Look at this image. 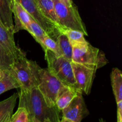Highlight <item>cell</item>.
Wrapping results in <instances>:
<instances>
[{
  "label": "cell",
  "mask_w": 122,
  "mask_h": 122,
  "mask_svg": "<svg viewBox=\"0 0 122 122\" xmlns=\"http://www.w3.org/2000/svg\"><path fill=\"white\" fill-rule=\"evenodd\" d=\"M18 97V93H14L8 98L0 101V120L7 114H13Z\"/></svg>",
  "instance_id": "cell-17"
},
{
  "label": "cell",
  "mask_w": 122,
  "mask_h": 122,
  "mask_svg": "<svg viewBox=\"0 0 122 122\" xmlns=\"http://www.w3.org/2000/svg\"><path fill=\"white\" fill-rule=\"evenodd\" d=\"M13 3V0H0V19L4 26L14 33L12 12Z\"/></svg>",
  "instance_id": "cell-12"
},
{
  "label": "cell",
  "mask_w": 122,
  "mask_h": 122,
  "mask_svg": "<svg viewBox=\"0 0 122 122\" xmlns=\"http://www.w3.org/2000/svg\"><path fill=\"white\" fill-rule=\"evenodd\" d=\"M12 12L14 18V33H17L21 30H26V28L32 19V17L14 0H13Z\"/></svg>",
  "instance_id": "cell-11"
},
{
  "label": "cell",
  "mask_w": 122,
  "mask_h": 122,
  "mask_svg": "<svg viewBox=\"0 0 122 122\" xmlns=\"http://www.w3.org/2000/svg\"><path fill=\"white\" fill-rule=\"evenodd\" d=\"M71 64L77 89L82 94L89 95L91 91L97 70L73 62H71Z\"/></svg>",
  "instance_id": "cell-8"
},
{
  "label": "cell",
  "mask_w": 122,
  "mask_h": 122,
  "mask_svg": "<svg viewBox=\"0 0 122 122\" xmlns=\"http://www.w3.org/2000/svg\"><path fill=\"white\" fill-rule=\"evenodd\" d=\"M78 92L80 91L73 87L67 85L64 86L56 100V106L57 108L61 112L62 110L66 107L72 101Z\"/></svg>",
  "instance_id": "cell-13"
},
{
  "label": "cell",
  "mask_w": 122,
  "mask_h": 122,
  "mask_svg": "<svg viewBox=\"0 0 122 122\" xmlns=\"http://www.w3.org/2000/svg\"><path fill=\"white\" fill-rule=\"evenodd\" d=\"M61 32H63L67 36L72 46L83 45L88 42L85 38V35L81 31L66 29L63 30Z\"/></svg>",
  "instance_id": "cell-21"
},
{
  "label": "cell",
  "mask_w": 122,
  "mask_h": 122,
  "mask_svg": "<svg viewBox=\"0 0 122 122\" xmlns=\"http://www.w3.org/2000/svg\"><path fill=\"white\" fill-rule=\"evenodd\" d=\"M4 75V71H2V70H0V80L2 79V77H3Z\"/></svg>",
  "instance_id": "cell-29"
},
{
  "label": "cell",
  "mask_w": 122,
  "mask_h": 122,
  "mask_svg": "<svg viewBox=\"0 0 122 122\" xmlns=\"http://www.w3.org/2000/svg\"><path fill=\"white\" fill-rule=\"evenodd\" d=\"M61 112L63 117L75 122H81L83 118L89 114L83 94L78 92L72 101Z\"/></svg>",
  "instance_id": "cell-9"
},
{
  "label": "cell",
  "mask_w": 122,
  "mask_h": 122,
  "mask_svg": "<svg viewBox=\"0 0 122 122\" xmlns=\"http://www.w3.org/2000/svg\"><path fill=\"white\" fill-rule=\"evenodd\" d=\"M14 60L15 58L13 54L0 44V70H10Z\"/></svg>",
  "instance_id": "cell-20"
},
{
  "label": "cell",
  "mask_w": 122,
  "mask_h": 122,
  "mask_svg": "<svg viewBox=\"0 0 122 122\" xmlns=\"http://www.w3.org/2000/svg\"><path fill=\"white\" fill-rule=\"evenodd\" d=\"M38 6L43 15L54 24L61 32V29L59 27L57 21L55 5L54 0H36Z\"/></svg>",
  "instance_id": "cell-14"
},
{
  "label": "cell",
  "mask_w": 122,
  "mask_h": 122,
  "mask_svg": "<svg viewBox=\"0 0 122 122\" xmlns=\"http://www.w3.org/2000/svg\"><path fill=\"white\" fill-rule=\"evenodd\" d=\"M59 122H75L72 121V120H69V119H66V118H65V117H62V118L60 119V120Z\"/></svg>",
  "instance_id": "cell-27"
},
{
  "label": "cell",
  "mask_w": 122,
  "mask_h": 122,
  "mask_svg": "<svg viewBox=\"0 0 122 122\" xmlns=\"http://www.w3.org/2000/svg\"><path fill=\"white\" fill-rule=\"evenodd\" d=\"M41 69L36 62L23 56L15 59L9 71L19 83L20 91H26L38 86Z\"/></svg>",
  "instance_id": "cell-2"
},
{
  "label": "cell",
  "mask_w": 122,
  "mask_h": 122,
  "mask_svg": "<svg viewBox=\"0 0 122 122\" xmlns=\"http://www.w3.org/2000/svg\"><path fill=\"white\" fill-rule=\"evenodd\" d=\"M58 25L61 32L63 30H75L88 36L86 28L82 20L78 9L74 4L71 6L63 4L58 0H54Z\"/></svg>",
  "instance_id": "cell-5"
},
{
  "label": "cell",
  "mask_w": 122,
  "mask_h": 122,
  "mask_svg": "<svg viewBox=\"0 0 122 122\" xmlns=\"http://www.w3.org/2000/svg\"><path fill=\"white\" fill-rule=\"evenodd\" d=\"M0 44L14 56V58L26 56L25 52L17 46L14 39V33L4 26L0 19Z\"/></svg>",
  "instance_id": "cell-10"
},
{
  "label": "cell",
  "mask_w": 122,
  "mask_h": 122,
  "mask_svg": "<svg viewBox=\"0 0 122 122\" xmlns=\"http://www.w3.org/2000/svg\"><path fill=\"white\" fill-rule=\"evenodd\" d=\"M26 30L32 36L37 42L40 44L41 46L44 39L48 35L46 32L33 19H32L30 21L26 28Z\"/></svg>",
  "instance_id": "cell-19"
},
{
  "label": "cell",
  "mask_w": 122,
  "mask_h": 122,
  "mask_svg": "<svg viewBox=\"0 0 122 122\" xmlns=\"http://www.w3.org/2000/svg\"><path fill=\"white\" fill-rule=\"evenodd\" d=\"M58 1L61 2V3H63V4L67 6H71L74 4L72 0H58Z\"/></svg>",
  "instance_id": "cell-25"
},
{
  "label": "cell",
  "mask_w": 122,
  "mask_h": 122,
  "mask_svg": "<svg viewBox=\"0 0 122 122\" xmlns=\"http://www.w3.org/2000/svg\"><path fill=\"white\" fill-rule=\"evenodd\" d=\"M30 122H51L50 121H49V120H45V121H44V122H41L39 121V120H37V119H35V118H32V119H31L30 120Z\"/></svg>",
  "instance_id": "cell-28"
},
{
  "label": "cell",
  "mask_w": 122,
  "mask_h": 122,
  "mask_svg": "<svg viewBox=\"0 0 122 122\" xmlns=\"http://www.w3.org/2000/svg\"><path fill=\"white\" fill-rule=\"evenodd\" d=\"M41 46L44 51L45 50H50L51 52H53L54 54H56V56H62L61 54L58 43L57 42L56 40L51 38L48 35L46 36L44 39Z\"/></svg>",
  "instance_id": "cell-22"
},
{
  "label": "cell",
  "mask_w": 122,
  "mask_h": 122,
  "mask_svg": "<svg viewBox=\"0 0 122 122\" xmlns=\"http://www.w3.org/2000/svg\"><path fill=\"white\" fill-rule=\"evenodd\" d=\"M60 50L61 54L68 60L71 61L73 54V46L67 36L63 32H60L56 38Z\"/></svg>",
  "instance_id": "cell-16"
},
{
  "label": "cell",
  "mask_w": 122,
  "mask_h": 122,
  "mask_svg": "<svg viewBox=\"0 0 122 122\" xmlns=\"http://www.w3.org/2000/svg\"><path fill=\"white\" fill-rule=\"evenodd\" d=\"M117 108V122H122V101L116 102Z\"/></svg>",
  "instance_id": "cell-24"
},
{
  "label": "cell",
  "mask_w": 122,
  "mask_h": 122,
  "mask_svg": "<svg viewBox=\"0 0 122 122\" xmlns=\"http://www.w3.org/2000/svg\"><path fill=\"white\" fill-rule=\"evenodd\" d=\"M20 88L16 81L9 70L4 71L3 77L0 80V95L3 93L13 89Z\"/></svg>",
  "instance_id": "cell-18"
},
{
  "label": "cell",
  "mask_w": 122,
  "mask_h": 122,
  "mask_svg": "<svg viewBox=\"0 0 122 122\" xmlns=\"http://www.w3.org/2000/svg\"><path fill=\"white\" fill-rule=\"evenodd\" d=\"M71 62L81 64L97 70L108 63L103 51L89 42L73 46Z\"/></svg>",
  "instance_id": "cell-4"
},
{
  "label": "cell",
  "mask_w": 122,
  "mask_h": 122,
  "mask_svg": "<svg viewBox=\"0 0 122 122\" xmlns=\"http://www.w3.org/2000/svg\"><path fill=\"white\" fill-rule=\"evenodd\" d=\"M64 86L65 85L54 76L47 69H41L39 83L37 87L49 106L56 107V100Z\"/></svg>",
  "instance_id": "cell-6"
},
{
  "label": "cell",
  "mask_w": 122,
  "mask_h": 122,
  "mask_svg": "<svg viewBox=\"0 0 122 122\" xmlns=\"http://www.w3.org/2000/svg\"><path fill=\"white\" fill-rule=\"evenodd\" d=\"M112 89L116 102L122 101V73L120 69L115 67L111 73Z\"/></svg>",
  "instance_id": "cell-15"
},
{
  "label": "cell",
  "mask_w": 122,
  "mask_h": 122,
  "mask_svg": "<svg viewBox=\"0 0 122 122\" xmlns=\"http://www.w3.org/2000/svg\"><path fill=\"white\" fill-rule=\"evenodd\" d=\"M12 114H7V115L4 118H3L2 120H0V122H10V121L11 116Z\"/></svg>",
  "instance_id": "cell-26"
},
{
  "label": "cell",
  "mask_w": 122,
  "mask_h": 122,
  "mask_svg": "<svg viewBox=\"0 0 122 122\" xmlns=\"http://www.w3.org/2000/svg\"><path fill=\"white\" fill-rule=\"evenodd\" d=\"M44 52L48 71L63 84L79 91L74 77L71 61L63 56H56L50 50H45Z\"/></svg>",
  "instance_id": "cell-3"
},
{
  "label": "cell",
  "mask_w": 122,
  "mask_h": 122,
  "mask_svg": "<svg viewBox=\"0 0 122 122\" xmlns=\"http://www.w3.org/2000/svg\"><path fill=\"white\" fill-rule=\"evenodd\" d=\"M10 122H30L29 114L24 107H19L14 114H12Z\"/></svg>",
  "instance_id": "cell-23"
},
{
  "label": "cell",
  "mask_w": 122,
  "mask_h": 122,
  "mask_svg": "<svg viewBox=\"0 0 122 122\" xmlns=\"http://www.w3.org/2000/svg\"><path fill=\"white\" fill-rule=\"evenodd\" d=\"M19 4L34 19L48 35L56 40L61 31L56 25L42 14L36 0H14Z\"/></svg>",
  "instance_id": "cell-7"
},
{
  "label": "cell",
  "mask_w": 122,
  "mask_h": 122,
  "mask_svg": "<svg viewBox=\"0 0 122 122\" xmlns=\"http://www.w3.org/2000/svg\"><path fill=\"white\" fill-rule=\"evenodd\" d=\"M18 95L19 107H24L27 110L30 120L35 118L41 122H60L61 111L57 107H51L48 104L38 87L29 90L20 91Z\"/></svg>",
  "instance_id": "cell-1"
}]
</instances>
